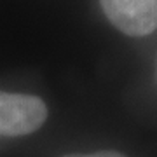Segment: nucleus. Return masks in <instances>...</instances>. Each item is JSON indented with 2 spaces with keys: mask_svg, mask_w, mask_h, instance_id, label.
Listing matches in <instances>:
<instances>
[{
  "mask_svg": "<svg viewBox=\"0 0 157 157\" xmlns=\"http://www.w3.org/2000/svg\"><path fill=\"white\" fill-rule=\"evenodd\" d=\"M47 107L37 96L0 91V135L25 136L45 122Z\"/></svg>",
  "mask_w": 157,
  "mask_h": 157,
  "instance_id": "f257e3e1",
  "label": "nucleus"
},
{
  "mask_svg": "<svg viewBox=\"0 0 157 157\" xmlns=\"http://www.w3.org/2000/svg\"><path fill=\"white\" fill-rule=\"evenodd\" d=\"M115 28L129 37H143L157 30V0H100Z\"/></svg>",
  "mask_w": 157,
  "mask_h": 157,
  "instance_id": "f03ea898",
  "label": "nucleus"
},
{
  "mask_svg": "<svg viewBox=\"0 0 157 157\" xmlns=\"http://www.w3.org/2000/svg\"><path fill=\"white\" fill-rule=\"evenodd\" d=\"M87 157H128V155L115 150H100V152H94V154H89Z\"/></svg>",
  "mask_w": 157,
  "mask_h": 157,
  "instance_id": "7ed1b4c3",
  "label": "nucleus"
},
{
  "mask_svg": "<svg viewBox=\"0 0 157 157\" xmlns=\"http://www.w3.org/2000/svg\"><path fill=\"white\" fill-rule=\"evenodd\" d=\"M63 157H87L84 154H70V155H63Z\"/></svg>",
  "mask_w": 157,
  "mask_h": 157,
  "instance_id": "20e7f679",
  "label": "nucleus"
}]
</instances>
